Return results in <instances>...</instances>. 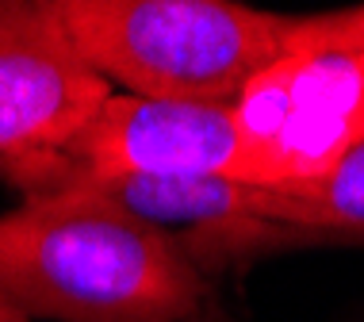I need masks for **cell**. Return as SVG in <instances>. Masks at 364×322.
<instances>
[{"label":"cell","mask_w":364,"mask_h":322,"mask_svg":"<svg viewBox=\"0 0 364 322\" xmlns=\"http://www.w3.org/2000/svg\"><path fill=\"white\" fill-rule=\"evenodd\" d=\"M0 288L31 322H184L211 280L176 242L70 188L0 215Z\"/></svg>","instance_id":"obj_1"},{"label":"cell","mask_w":364,"mask_h":322,"mask_svg":"<svg viewBox=\"0 0 364 322\" xmlns=\"http://www.w3.org/2000/svg\"><path fill=\"white\" fill-rule=\"evenodd\" d=\"M77 54L123 92L230 107L295 54L299 16L230 0H54Z\"/></svg>","instance_id":"obj_2"},{"label":"cell","mask_w":364,"mask_h":322,"mask_svg":"<svg viewBox=\"0 0 364 322\" xmlns=\"http://www.w3.org/2000/svg\"><path fill=\"white\" fill-rule=\"evenodd\" d=\"M112 85L77 54L54 0H0V184L38 200Z\"/></svg>","instance_id":"obj_3"},{"label":"cell","mask_w":364,"mask_h":322,"mask_svg":"<svg viewBox=\"0 0 364 322\" xmlns=\"http://www.w3.org/2000/svg\"><path fill=\"white\" fill-rule=\"evenodd\" d=\"M242 131V184L307 181L364 142V54L280 58L230 104Z\"/></svg>","instance_id":"obj_4"},{"label":"cell","mask_w":364,"mask_h":322,"mask_svg":"<svg viewBox=\"0 0 364 322\" xmlns=\"http://www.w3.org/2000/svg\"><path fill=\"white\" fill-rule=\"evenodd\" d=\"M100 177L242 181V131L230 107L112 92L58 158L43 196Z\"/></svg>","instance_id":"obj_5"},{"label":"cell","mask_w":364,"mask_h":322,"mask_svg":"<svg viewBox=\"0 0 364 322\" xmlns=\"http://www.w3.org/2000/svg\"><path fill=\"white\" fill-rule=\"evenodd\" d=\"M253 219L277 227L288 246L360 242L364 246V142L307 181L250 184Z\"/></svg>","instance_id":"obj_6"},{"label":"cell","mask_w":364,"mask_h":322,"mask_svg":"<svg viewBox=\"0 0 364 322\" xmlns=\"http://www.w3.org/2000/svg\"><path fill=\"white\" fill-rule=\"evenodd\" d=\"M299 50H357L364 54V4L341 12L299 16L295 23V54Z\"/></svg>","instance_id":"obj_7"},{"label":"cell","mask_w":364,"mask_h":322,"mask_svg":"<svg viewBox=\"0 0 364 322\" xmlns=\"http://www.w3.org/2000/svg\"><path fill=\"white\" fill-rule=\"evenodd\" d=\"M0 322H31V318L23 315V311L12 304V299H8V291H4V288H0Z\"/></svg>","instance_id":"obj_8"}]
</instances>
